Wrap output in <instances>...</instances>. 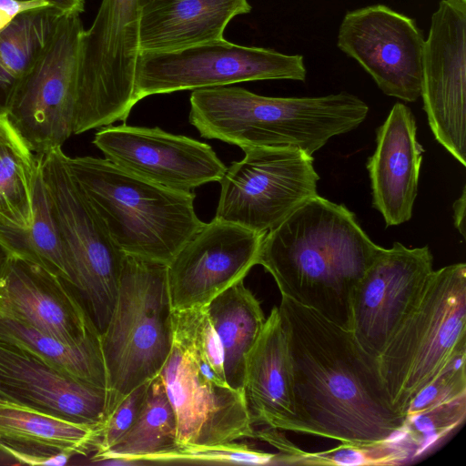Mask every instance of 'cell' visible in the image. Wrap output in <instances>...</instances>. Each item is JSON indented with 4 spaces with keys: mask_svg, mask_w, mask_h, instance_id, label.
<instances>
[{
    "mask_svg": "<svg viewBox=\"0 0 466 466\" xmlns=\"http://www.w3.org/2000/svg\"><path fill=\"white\" fill-rule=\"evenodd\" d=\"M292 360L298 432L371 445L404 434L378 360L352 332L281 297L279 306Z\"/></svg>",
    "mask_w": 466,
    "mask_h": 466,
    "instance_id": "1",
    "label": "cell"
},
{
    "mask_svg": "<svg viewBox=\"0 0 466 466\" xmlns=\"http://www.w3.org/2000/svg\"><path fill=\"white\" fill-rule=\"evenodd\" d=\"M381 248L344 204L317 195L265 234L257 265L281 297L350 330L355 289Z\"/></svg>",
    "mask_w": 466,
    "mask_h": 466,
    "instance_id": "2",
    "label": "cell"
},
{
    "mask_svg": "<svg viewBox=\"0 0 466 466\" xmlns=\"http://www.w3.org/2000/svg\"><path fill=\"white\" fill-rule=\"evenodd\" d=\"M368 105L340 92L323 96L273 97L236 86L193 90L189 122L202 137L239 147H291L307 154L332 137L357 128Z\"/></svg>",
    "mask_w": 466,
    "mask_h": 466,
    "instance_id": "3",
    "label": "cell"
},
{
    "mask_svg": "<svg viewBox=\"0 0 466 466\" xmlns=\"http://www.w3.org/2000/svg\"><path fill=\"white\" fill-rule=\"evenodd\" d=\"M68 172L127 255L167 265L205 224L195 194L133 175L106 158L66 157Z\"/></svg>",
    "mask_w": 466,
    "mask_h": 466,
    "instance_id": "4",
    "label": "cell"
},
{
    "mask_svg": "<svg viewBox=\"0 0 466 466\" xmlns=\"http://www.w3.org/2000/svg\"><path fill=\"white\" fill-rule=\"evenodd\" d=\"M466 358V265L434 270L378 358L393 409L406 419L412 400Z\"/></svg>",
    "mask_w": 466,
    "mask_h": 466,
    "instance_id": "5",
    "label": "cell"
},
{
    "mask_svg": "<svg viewBox=\"0 0 466 466\" xmlns=\"http://www.w3.org/2000/svg\"><path fill=\"white\" fill-rule=\"evenodd\" d=\"M172 313L167 265L126 254L115 307L101 332L104 422L130 391L160 373L173 345Z\"/></svg>",
    "mask_w": 466,
    "mask_h": 466,
    "instance_id": "6",
    "label": "cell"
},
{
    "mask_svg": "<svg viewBox=\"0 0 466 466\" xmlns=\"http://www.w3.org/2000/svg\"><path fill=\"white\" fill-rule=\"evenodd\" d=\"M152 0H102L79 44L74 135L126 121L135 99L140 21Z\"/></svg>",
    "mask_w": 466,
    "mask_h": 466,
    "instance_id": "7",
    "label": "cell"
},
{
    "mask_svg": "<svg viewBox=\"0 0 466 466\" xmlns=\"http://www.w3.org/2000/svg\"><path fill=\"white\" fill-rule=\"evenodd\" d=\"M37 156L67 259L70 288L101 333L115 307L126 254L71 177L62 148Z\"/></svg>",
    "mask_w": 466,
    "mask_h": 466,
    "instance_id": "8",
    "label": "cell"
},
{
    "mask_svg": "<svg viewBox=\"0 0 466 466\" xmlns=\"http://www.w3.org/2000/svg\"><path fill=\"white\" fill-rule=\"evenodd\" d=\"M227 167L214 218L266 234L309 198L319 179L314 157L291 147H252Z\"/></svg>",
    "mask_w": 466,
    "mask_h": 466,
    "instance_id": "9",
    "label": "cell"
},
{
    "mask_svg": "<svg viewBox=\"0 0 466 466\" xmlns=\"http://www.w3.org/2000/svg\"><path fill=\"white\" fill-rule=\"evenodd\" d=\"M300 55H285L219 39L169 52H141L136 67L137 103L152 95L228 86L239 82L304 81Z\"/></svg>",
    "mask_w": 466,
    "mask_h": 466,
    "instance_id": "10",
    "label": "cell"
},
{
    "mask_svg": "<svg viewBox=\"0 0 466 466\" xmlns=\"http://www.w3.org/2000/svg\"><path fill=\"white\" fill-rule=\"evenodd\" d=\"M79 14H65L41 54L23 77L7 116L32 151L44 154L74 135Z\"/></svg>",
    "mask_w": 466,
    "mask_h": 466,
    "instance_id": "11",
    "label": "cell"
},
{
    "mask_svg": "<svg viewBox=\"0 0 466 466\" xmlns=\"http://www.w3.org/2000/svg\"><path fill=\"white\" fill-rule=\"evenodd\" d=\"M159 374L175 412L178 445L254 439L244 391L231 388L174 331L171 352Z\"/></svg>",
    "mask_w": 466,
    "mask_h": 466,
    "instance_id": "12",
    "label": "cell"
},
{
    "mask_svg": "<svg viewBox=\"0 0 466 466\" xmlns=\"http://www.w3.org/2000/svg\"><path fill=\"white\" fill-rule=\"evenodd\" d=\"M420 96L439 142L466 166V3L441 0L424 41Z\"/></svg>",
    "mask_w": 466,
    "mask_h": 466,
    "instance_id": "13",
    "label": "cell"
},
{
    "mask_svg": "<svg viewBox=\"0 0 466 466\" xmlns=\"http://www.w3.org/2000/svg\"><path fill=\"white\" fill-rule=\"evenodd\" d=\"M424 41L413 19L374 5L345 15L337 45L385 95L414 102L420 96Z\"/></svg>",
    "mask_w": 466,
    "mask_h": 466,
    "instance_id": "14",
    "label": "cell"
},
{
    "mask_svg": "<svg viewBox=\"0 0 466 466\" xmlns=\"http://www.w3.org/2000/svg\"><path fill=\"white\" fill-rule=\"evenodd\" d=\"M433 271L428 246L409 248L394 242L381 248L359 282L352 300L350 331L377 359L413 309Z\"/></svg>",
    "mask_w": 466,
    "mask_h": 466,
    "instance_id": "15",
    "label": "cell"
},
{
    "mask_svg": "<svg viewBox=\"0 0 466 466\" xmlns=\"http://www.w3.org/2000/svg\"><path fill=\"white\" fill-rule=\"evenodd\" d=\"M93 144L122 169L177 191L219 182L227 170L208 144L159 127L107 126Z\"/></svg>",
    "mask_w": 466,
    "mask_h": 466,
    "instance_id": "16",
    "label": "cell"
},
{
    "mask_svg": "<svg viewBox=\"0 0 466 466\" xmlns=\"http://www.w3.org/2000/svg\"><path fill=\"white\" fill-rule=\"evenodd\" d=\"M264 236L217 218L205 223L167 264L173 310L205 307L244 280L257 265Z\"/></svg>",
    "mask_w": 466,
    "mask_h": 466,
    "instance_id": "17",
    "label": "cell"
},
{
    "mask_svg": "<svg viewBox=\"0 0 466 466\" xmlns=\"http://www.w3.org/2000/svg\"><path fill=\"white\" fill-rule=\"evenodd\" d=\"M0 313L70 345L100 332L76 293L38 265L5 254L0 261Z\"/></svg>",
    "mask_w": 466,
    "mask_h": 466,
    "instance_id": "18",
    "label": "cell"
},
{
    "mask_svg": "<svg viewBox=\"0 0 466 466\" xmlns=\"http://www.w3.org/2000/svg\"><path fill=\"white\" fill-rule=\"evenodd\" d=\"M0 396L76 423L101 426L107 391L0 341Z\"/></svg>",
    "mask_w": 466,
    "mask_h": 466,
    "instance_id": "19",
    "label": "cell"
},
{
    "mask_svg": "<svg viewBox=\"0 0 466 466\" xmlns=\"http://www.w3.org/2000/svg\"><path fill=\"white\" fill-rule=\"evenodd\" d=\"M423 152L410 108L395 103L376 130L375 151L367 161L372 207L386 227L411 218Z\"/></svg>",
    "mask_w": 466,
    "mask_h": 466,
    "instance_id": "20",
    "label": "cell"
},
{
    "mask_svg": "<svg viewBox=\"0 0 466 466\" xmlns=\"http://www.w3.org/2000/svg\"><path fill=\"white\" fill-rule=\"evenodd\" d=\"M243 390L254 428L298 432L292 360L279 307L246 355Z\"/></svg>",
    "mask_w": 466,
    "mask_h": 466,
    "instance_id": "21",
    "label": "cell"
},
{
    "mask_svg": "<svg viewBox=\"0 0 466 466\" xmlns=\"http://www.w3.org/2000/svg\"><path fill=\"white\" fill-rule=\"evenodd\" d=\"M102 427L76 423L0 396V444L20 465H64L95 452Z\"/></svg>",
    "mask_w": 466,
    "mask_h": 466,
    "instance_id": "22",
    "label": "cell"
},
{
    "mask_svg": "<svg viewBox=\"0 0 466 466\" xmlns=\"http://www.w3.org/2000/svg\"><path fill=\"white\" fill-rule=\"evenodd\" d=\"M251 10L248 0H152L140 21V52H169L223 39L236 15Z\"/></svg>",
    "mask_w": 466,
    "mask_h": 466,
    "instance_id": "23",
    "label": "cell"
},
{
    "mask_svg": "<svg viewBox=\"0 0 466 466\" xmlns=\"http://www.w3.org/2000/svg\"><path fill=\"white\" fill-rule=\"evenodd\" d=\"M207 309L221 344L226 381L243 390L246 355L266 320L260 302L241 280L213 299Z\"/></svg>",
    "mask_w": 466,
    "mask_h": 466,
    "instance_id": "24",
    "label": "cell"
},
{
    "mask_svg": "<svg viewBox=\"0 0 466 466\" xmlns=\"http://www.w3.org/2000/svg\"><path fill=\"white\" fill-rule=\"evenodd\" d=\"M64 15L51 5L28 9L0 32V115H7L19 83Z\"/></svg>",
    "mask_w": 466,
    "mask_h": 466,
    "instance_id": "25",
    "label": "cell"
},
{
    "mask_svg": "<svg viewBox=\"0 0 466 466\" xmlns=\"http://www.w3.org/2000/svg\"><path fill=\"white\" fill-rule=\"evenodd\" d=\"M0 341L17 346L77 380L106 389L100 332L70 345L0 313Z\"/></svg>",
    "mask_w": 466,
    "mask_h": 466,
    "instance_id": "26",
    "label": "cell"
},
{
    "mask_svg": "<svg viewBox=\"0 0 466 466\" xmlns=\"http://www.w3.org/2000/svg\"><path fill=\"white\" fill-rule=\"evenodd\" d=\"M33 211V220L27 226L0 220V248L5 254L40 266L70 287L67 259L40 166L34 191Z\"/></svg>",
    "mask_w": 466,
    "mask_h": 466,
    "instance_id": "27",
    "label": "cell"
},
{
    "mask_svg": "<svg viewBox=\"0 0 466 466\" xmlns=\"http://www.w3.org/2000/svg\"><path fill=\"white\" fill-rule=\"evenodd\" d=\"M39 171L34 154L6 114L0 115V220L27 226Z\"/></svg>",
    "mask_w": 466,
    "mask_h": 466,
    "instance_id": "28",
    "label": "cell"
},
{
    "mask_svg": "<svg viewBox=\"0 0 466 466\" xmlns=\"http://www.w3.org/2000/svg\"><path fill=\"white\" fill-rule=\"evenodd\" d=\"M177 442V420L160 374L150 380L141 412L127 434L116 445L98 455L92 462L124 458L143 464L147 456L174 449Z\"/></svg>",
    "mask_w": 466,
    "mask_h": 466,
    "instance_id": "29",
    "label": "cell"
},
{
    "mask_svg": "<svg viewBox=\"0 0 466 466\" xmlns=\"http://www.w3.org/2000/svg\"><path fill=\"white\" fill-rule=\"evenodd\" d=\"M278 454L236 441L213 445H177L166 452L142 459L147 463L276 464Z\"/></svg>",
    "mask_w": 466,
    "mask_h": 466,
    "instance_id": "30",
    "label": "cell"
},
{
    "mask_svg": "<svg viewBox=\"0 0 466 466\" xmlns=\"http://www.w3.org/2000/svg\"><path fill=\"white\" fill-rule=\"evenodd\" d=\"M392 443L393 441L371 445L341 443L339 447L325 451H299L291 458L289 464L378 465L395 464L406 460L409 452L393 447Z\"/></svg>",
    "mask_w": 466,
    "mask_h": 466,
    "instance_id": "31",
    "label": "cell"
},
{
    "mask_svg": "<svg viewBox=\"0 0 466 466\" xmlns=\"http://www.w3.org/2000/svg\"><path fill=\"white\" fill-rule=\"evenodd\" d=\"M465 411L466 396L406 416L404 432L414 441H429L430 437L436 441L457 427L464 420Z\"/></svg>",
    "mask_w": 466,
    "mask_h": 466,
    "instance_id": "32",
    "label": "cell"
},
{
    "mask_svg": "<svg viewBox=\"0 0 466 466\" xmlns=\"http://www.w3.org/2000/svg\"><path fill=\"white\" fill-rule=\"evenodd\" d=\"M465 359L460 360L425 387L410 402L406 416L465 397Z\"/></svg>",
    "mask_w": 466,
    "mask_h": 466,
    "instance_id": "33",
    "label": "cell"
},
{
    "mask_svg": "<svg viewBox=\"0 0 466 466\" xmlns=\"http://www.w3.org/2000/svg\"><path fill=\"white\" fill-rule=\"evenodd\" d=\"M150 380L127 394L103 424L94 455H98L119 442L131 430L145 403Z\"/></svg>",
    "mask_w": 466,
    "mask_h": 466,
    "instance_id": "34",
    "label": "cell"
},
{
    "mask_svg": "<svg viewBox=\"0 0 466 466\" xmlns=\"http://www.w3.org/2000/svg\"><path fill=\"white\" fill-rule=\"evenodd\" d=\"M50 5L46 0H0V32L23 11Z\"/></svg>",
    "mask_w": 466,
    "mask_h": 466,
    "instance_id": "35",
    "label": "cell"
},
{
    "mask_svg": "<svg viewBox=\"0 0 466 466\" xmlns=\"http://www.w3.org/2000/svg\"><path fill=\"white\" fill-rule=\"evenodd\" d=\"M465 187L462 188L461 197L453 204V219L456 229L465 238V208H466Z\"/></svg>",
    "mask_w": 466,
    "mask_h": 466,
    "instance_id": "36",
    "label": "cell"
},
{
    "mask_svg": "<svg viewBox=\"0 0 466 466\" xmlns=\"http://www.w3.org/2000/svg\"><path fill=\"white\" fill-rule=\"evenodd\" d=\"M51 5L65 14H81L84 11V0H46Z\"/></svg>",
    "mask_w": 466,
    "mask_h": 466,
    "instance_id": "37",
    "label": "cell"
},
{
    "mask_svg": "<svg viewBox=\"0 0 466 466\" xmlns=\"http://www.w3.org/2000/svg\"><path fill=\"white\" fill-rule=\"evenodd\" d=\"M20 465L17 458L5 446L0 444V466Z\"/></svg>",
    "mask_w": 466,
    "mask_h": 466,
    "instance_id": "38",
    "label": "cell"
},
{
    "mask_svg": "<svg viewBox=\"0 0 466 466\" xmlns=\"http://www.w3.org/2000/svg\"><path fill=\"white\" fill-rule=\"evenodd\" d=\"M2 257H3V251H2V249L0 248V261H1Z\"/></svg>",
    "mask_w": 466,
    "mask_h": 466,
    "instance_id": "39",
    "label": "cell"
},
{
    "mask_svg": "<svg viewBox=\"0 0 466 466\" xmlns=\"http://www.w3.org/2000/svg\"><path fill=\"white\" fill-rule=\"evenodd\" d=\"M456 1H461V2L466 3V0H456Z\"/></svg>",
    "mask_w": 466,
    "mask_h": 466,
    "instance_id": "40",
    "label": "cell"
},
{
    "mask_svg": "<svg viewBox=\"0 0 466 466\" xmlns=\"http://www.w3.org/2000/svg\"><path fill=\"white\" fill-rule=\"evenodd\" d=\"M19 1H33V0H19Z\"/></svg>",
    "mask_w": 466,
    "mask_h": 466,
    "instance_id": "41",
    "label": "cell"
}]
</instances>
